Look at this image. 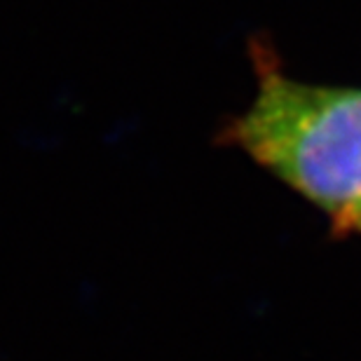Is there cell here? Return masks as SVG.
Returning a JSON list of instances; mask_svg holds the SVG:
<instances>
[{
    "instance_id": "1",
    "label": "cell",
    "mask_w": 361,
    "mask_h": 361,
    "mask_svg": "<svg viewBox=\"0 0 361 361\" xmlns=\"http://www.w3.org/2000/svg\"><path fill=\"white\" fill-rule=\"evenodd\" d=\"M256 97L221 129L223 146L361 233V87L295 80L265 40H251Z\"/></svg>"
}]
</instances>
